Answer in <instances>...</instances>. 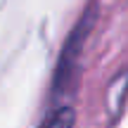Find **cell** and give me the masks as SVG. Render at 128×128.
<instances>
[{
  "label": "cell",
  "instance_id": "cell-1",
  "mask_svg": "<svg viewBox=\"0 0 128 128\" xmlns=\"http://www.w3.org/2000/svg\"><path fill=\"white\" fill-rule=\"evenodd\" d=\"M88 28H90V19L83 17L81 22H78V26L71 31V36H69V40L64 43V50L60 55V64H57V74H55V86L60 88L62 83H66L69 74H71L74 64L78 62V55H81V48H83V40H86V33Z\"/></svg>",
  "mask_w": 128,
  "mask_h": 128
},
{
  "label": "cell",
  "instance_id": "cell-2",
  "mask_svg": "<svg viewBox=\"0 0 128 128\" xmlns=\"http://www.w3.org/2000/svg\"><path fill=\"white\" fill-rule=\"evenodd\" d=\"M74 121H76V112H74L71 107L62 104L43 121L40 128H74Z\"/></svg>",
  "mask_w": 128,
  "mask_h": 128
}]
</instances>
